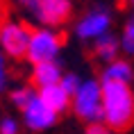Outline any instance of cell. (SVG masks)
<instances>
[{
	"label": "cell",
	"mask_w": 134,
	"mask_h": 134,
	"mask_svg": "<svg viewBox=\"0 0 134 134\" xmlns=\"http://www.w3.org/2000/svg\"><path fill=\"white\" fill-rule=\"evenodd\" d=\"M100 100H102V125L116 132H125L134 120V98L130 84L118 82H100Z\"/></svg>",
	"instance_id": "obj_1"
},
{
	"label": "cell",
	"mask_w": 134,
	"mask_h": 134,
	"mask_svg": "<svg viewBox=\"0 0 134 134\" xmlns=\"http://www.w3.org/2000/svg\"><path fill=\"white\" fill-rule=\"evenodd\" d=\"M73 109L82 120L91 123H102V100H100V84L96 80L80 82L77 91L71 96Z\"/></svg>",
	"instance_id": "obj_2"
},
{
	"label": "cell",
	"mask_w": 134,
	"mask_h": 134,
	"mask_svg": "<svg viewBox=\"0 0 134 134\" xmlns=\"http://www.w3.org/2000/svg\"><path fill=\"white\" fill-rule=\"evenodd\" d=\"M32 30L23 23L0 18V50L12 59H23L27 52V41Z\"/></svg>",
	"instance_id": "obj_3"
},
{
	"label": "cell",
	"mask_w": 134,
	"mask_h": 134,
	"mask_svg": "<svg viewBox=\"0 0 134 134\" xmlns=\"http://www.w3.org/2000/svg\"><path fill=\"white\" fill-rule=\"evenodd\" d=\"M59 46H62V36L55 34L52 30H32L25 57L34 64L55 62L57 52H59Z\"/></svg>",
	"instance_id": "obj_4"
},
{
	"label": "cell",
	"mask_w": 134,
	"mask_h": 134,
	"mask_svg": "<svg viewBox=\"0 0 134 134\" xmlns=\"http://www.w3.org/2000/svg\"><path fill=\"white\" fill-rule=\"evenodd\" d=\"M71 0H39L34 18L43 25H62L71 16Z\"/></svg>",
	"instance_id": "obj_5"
},
{
	"label": "cell",
	"mask_w": 134,
	"mask_h": 134,
	"mask_svg": "<svg viewBox=\"0 0 134 134\" xmlns=\"http://www.w3.org/2000/svg\"><path fill=\"white\" fill-rule=\"evenodd\" d=\"M109 23H111V18L105 9H96L77 23V36L80 39H100L107 34Z\"/></svg>",
	"instance_id": "obj_6"
},
{
	"label": "cell",
	"mask_w": 134,
	"mask_h": 134,
	"mask_svg": "<svg viewBox=\"0 0 134 134\" xmlns=\"http://www.w3.org/2000/svg\"><path fill=\"white\" fill-rule=\"evenodd\" d=\"M23 116H25L27 127H32V130H46V127H50L57 120V114L50 111L48 107L39 100V96H34L27 105L23 107Z\"/></svg>",
	"instance_id": "obj_7"
},
{
	"label": "cell",
	"mask_w": 134,
	"mask_h": 134,
	"mask_svg": "<svg viewBox=\"0 0 134 134\" xmlns=\"http://www.w3.org/2000/svg\"><path fill=\"white\" fill-rule=\"evenodd\" d=\"M39 96V100H41L43 105L48 107L50 111H55V114H59V111H64L66 107L71 105V96L64 91L59 84H52V86H43L41 91L36 93Z\"/></svg>",
	"instance_id": "obj_8"
},
{
	"label": "cell",
	"mask_w": 134,
	"mask_h": 134,
	"mask_svg": "<svg viewBox=\"0 0 134 134\" xmlns=\"http://www.w3.org/2000/svg\"><path fill=\"white\" fill-rule=\"evenodd\" d=\"M32 80L34 84L43 86H52V84H59L62 80V71L57 62H43V64H34V73H32Z\"/></svg>",
	"instance_id": "obj_9"
},
{
	"label": "cell",
	"mask_w": 134,
	"mask_h": 134,
	"mask_svg": "<svg viewBox=\"0 0 134 134\" xmlns=\"http://www.w3.org/2000/svg\"><path fill=\"white\" fill-rule=\"evenodd\" d=\"M102 82H118V84H130L132 82V66L127 62H111L102 73Z\"/></svg>",
	"instance_id": "obj_10"
},
{
	"label": "cell",
	"mask_w": 134,
	"mask_h": 134,
	"mask_svg": "<svg viewBox=\"0 0 134 134\" xmlns=\"http://www.w3.org/2000/svg\"><path fill=\"white\" fill-rule=\"evenodd\" d=\"M96 55L100 59H105V62H116V55H118V41L114 39V36L105 34L100 36L98 43H96Z\"/></svg>",
	"instance_id": "obj_11"
},
{
	"label": "cell",
	"mask_w": 134,
	"mask_h": 134,
	"mask_svg": "<svg viewBox=\"0 0 134 134\" xmlns=\"http://www.w3.org/2000/svg\"><path fill=\"white\" fill-rule=\"evenodd\" d=\"M34 96H36V91L32 89V86H21V89H14V91H12V102L23 109Z\"/></svg>",
	"instance_id": "obj_12"
},
{
	"label": "cell",
	"mask_w": 134,
	"mask_h": 134,
	"mask_svg": "<svg viewBox=\"0 0 134 134\" xmlns=\"http://www.w3.org/2000/svg\"><path fill=\"white\" fill-rule=\"evenodd\" d=\"M59 86H62V89L68 93V96H73V93L77 91V86H80V77H77V75H73V73H68V75H62V80H59Z\"/></svg>",
	"instance_id": "obj_13"
},
{
	"label": "cell",
	"mask_w": 134,
	"mask_h": 134,
	"mask_svg": "<svg viewBox=\"0 0 134 134\" xmlns=\"http://www.w3.org/2000/svg\"><path fill=\"white\" fill-rule=\"evenodd\" d=\"M123 48L125 52H132L134 50V21H127L125 32H123Z\"/></svg>",
	"instance_id": "obj_14"
},
{
	"label": "cell",
	"mask_w": 134,
	"mask_h": 134,
	"mask_svg": "<svg viewBox=\"0 0 134 134\" xmlns=\"http://www.w3.org/2000/svg\"><path fill=\"white\" fill-rule=\"evenodd\" d=\"M0 134H18V125L14 118H2L0 120Z\"/></svg>",
	"instance_id": "obj_15"
},
{
	"label": "cell",
	"mask_w": 134,
	"mask_h": 134,
	"mask_svg": "<svg viewBox=\"0 0 134 134\" xmlns=\"http://www.w3.org/2000/svg\"><path fill=\"white\" fill-rule=\"evenodd\" d=\"M12 2H16L21 9H25V12H30V14L34 16L36 14V5H39V0H12Z\"/></svg>",
	"instance_id": "obj_16"
},
{
	"label": "cell",
	"mask_w": 134,
	"mask_h": 134,
	"mask_svg": "<svg viewBox=\"0 0 134 134\" xmlns=\"http://www.w3.org/2000/svg\"><path fill=\"white\" fill-rule=\"evenodd\" d=\"M86 134H111V130L105 127L102 123H91V125L86 127Z\"/></svg>",
	"instance_id": "obj_17"
},
{
	"label": "cell",
	"mask_w": 134,
	"mask_h": 134,
	"mask_svg": "<svg viewBox=\"0 0 134 134\" xmlns=\"http://www.w3.org/2000/svg\"><path fill=\"white\" fill-rule=\"evenodd\" d=\"M5 84H7V68H5V59L0 55V91L5 89Z\"/></svg>",
	"instance_id": "obj_18"
}]
</instances>
